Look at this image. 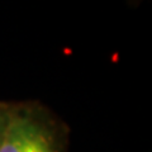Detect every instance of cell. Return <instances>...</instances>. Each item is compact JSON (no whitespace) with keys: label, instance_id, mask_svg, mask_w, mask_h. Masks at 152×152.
Returning a JSON list of instances; mask_svg holds the SVG:
<instances>
[{"label":"cell","instance_id":"cell-2","mask_svg":"<svg viewBox=\"0 0 152 152\" xmlns=\"http://www.w3.org/2000/svg\"><path fill=\"white\" fill-rule=\"evenodd\" d=\"M7 113H8V107L0 105V136H1L4 124H5V121H7Z\"/></svg>","mask_w":152,"mask_h":152},{"label":"cell","instance_id":"cell-1","mask_svg":"<svg viewBox=\"0 0 152 152\" xmlns=\"http://www.w3.org/2000/svg\"><path fill=\"white\" fill-rule=\"evenodd\" d=\"M0 152H60V145L45 118L28 108L8 107Z\"/></svg>","mask_w":152,"mask_h":152}]
</instances>
